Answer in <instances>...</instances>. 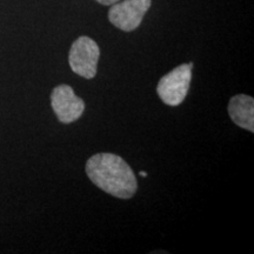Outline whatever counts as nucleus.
<instances>
[{
	"label": "nucleus",
	"mask_w": 254,
	"mask_h": 254,
	"mask_svg": "<svg viewBox=\"0 0 254 254\" xmlns=\"http://www.w3.org/2000/svg\"><path fill=\"white\" fill-rule=\"evenodd\" d=\"M95 1H98V2H99V4H101V5L109 6V5L116 4V2L120 1V0H95Z\"/></svg>",
	"instance_id": "obj_7"
},
{
	"label": "nucleus",
	"mask_w": 254,
	"mask_h": 254,
	"mask_svg": "<svg viewBox=\"0 0 254 254\" xmlns=\"http://www.w3.org/2000/svg\"><path fill=\"white\" fill-rule=\"evenodd\" d=\"M152 0H123L112 5L109 11L111 24L125 32H132L140 26Z\"/></svg>",
	"instance_id": "obj_4"
},
{
	"label": "nucleus",
	"mask_w": 254,
	"mask_h": 254,
	"mask_svg": "<svg viewBox=\"0 0 254 254\" xmlns=\"http://www.w3.org/2000/svg\"><path fill=\"white\" fill-rule=\"evenodd\" d=\"M51 106L57 118L63 124H71L80 119L85 111V103L68 85H59L51 93Z\"/></svg>",
	"instance_id": "obj_5"
},
{
	"label": "nucleus",
	"mask_w": 254,
	"mask_h": 254,
	"mask_svg": "<svg viewBox=\"0 0 254 254\" xmlns=\"http://www.w3.org/2000/svg\"><path fill=\"white\" fill-rule=\"evenodd\" d=\"M192 69L193 63L182 64L159 80L157 93L164 104L176 107L185 100L192 80Z\"/></svg>",
	"instance_id": "obj_2"
},
{
	"label": "nucleus",
	"mask_w": 254,
	"mask_h": 254,
	"mask_svg": "<svg viewBox=\"0 0 254 254\" xmlns=\"http://www.w3.org/2000/svg\"><path fill=\"white\" fill-rule=\"evenodd\" d=\"M100 49L90 37H79L72 44L68 53L69 67L75 74L85 79H93L97 74Z\"/></svg>",
	"instance_id": "obj_3"
},
{
	"label": "nucleus",
	"mask_w": 254,
	"mask_h": 254,
	"mask_svg": "<svg viewBox=\"0 0 254 254\" xmlns=\"http://www.w3.org/2000/svg\"><path fill=\"white\" fill-rule=\"evenodd\" d=\"M228 114L232 122L241 128L254 132V99L246 94H237L231 98Z\"/></svg>",
	"instance_id": "obj_6"
},
{
	"label": "nucleus",
	"mask_w": 254,
	"mask_h": 254,
	"mask_svg": "<svg viewBox=\"0 0 254 254\" xmlns=\"http://www.w3.org/2000/svg\"><path fill=\"white\" fill-rule=\"evenodd\" d=\"M86 174L95 186L116 198L129 199L138 190L131 166L117 154L92 155L86 163Z\"/></svg>",
	"instance_id": "obj_1"
},
{
	"label": "nucleus",
	"mask_w": 254,
	"mask_h": 254,
	"mask_svg": "<svg viewBox=\"0 0 254 254\" xmlns=\"http://www.w3.org/2000/svg\"><path fill=\"white\" fill-rule=\"evenodd\" d=\"M140 176H141L142 178H145V177H147V173L144 172V171H141V172H140Z\"/></svg>",
	"instance_id": "obj_8"
}]
</instances>
